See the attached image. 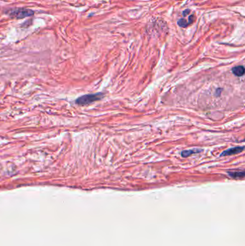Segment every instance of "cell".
Wrapping results in <instances>:
<instances>
[{
  "label": "cell",
  "instance_id": "1",
  "mask_svg": "<svg viewBox=\"0 0 245 246\" xmlns=\"http://www.w3.org/2000/svg\"><path fill=\"white\" fill-rule=\"evenodd\" d=\"M104 96L103 93L86 94V95L81 96L77 99L76 100V104L81 106L87 105L94 102V101L100 100L104 97Z\"/></svg>",
  "mask_w": 245,
  "mask_h": 246
},
{
  "label": "cell",
  "instance_id": "2",
  "mask_svg": "<svg viewBox=\"0 0 245 246\" xmlns=\"http://www.w3.org/2000/svg\"><path fill=\"white\" fill-rule=\"evenodd\" d=\"M9 15L13 17L17 18V19H22V18L30 17L34 15L33 10H28V9L23 8H16L11 10L9 12Z\"/></svg>",
  "mask_w": 245,
  "mask_h": 246
},
{
  "label": "cell",
  "instance_id": "3",
  "mask_svg": "<svg viewBox=\"0 0 245 246\" xmlns=\"http://www.w3.org/2000/svg\"><path fill=\"white\" fill-rule=\"evenodd\" d=\"M244 146H238V147L229 148L227 150H224V152H222L221 154L220 155V156H226V155L237 154V153L242 152V151L244 150Z\"/></svg>",
  "mask_w": 245,
  "mask_h": 246
},
{
  "label": "cell",
  "instance_id": "4",
  "mask_svg": "<svg viewBox=\"0 0 245 246\" xmlns=\"http://www.w3.org/2000/svg\"><path fill=\"white\" fill-rule=\"evenodd\" d=\"M202 150H203L202 149H199V148H194V149H190V150H183V152L181 153V155H182L183 158H186V157L190 156V155L192 154L200 153Z\"/></svg>",
  "mask_w": 245,
  "mask_h": 246
},
{
  "label": "cell",
  "instance_id": "5",
  "mask_svg": "<svg viewBox=\"0 0 245 246\" xmlns=\"http://www.w3.org/2000/svg\"><path fill=\"white\" fill-rule=\"evenodd\" d=\"M232 73L237 76H242L244 74V67L243 66H238L236 67H234L232 69Z\"/></svg>",
  "mask_w": 245,
  "mask_h": 246
},
{
  "label": "cell",
  "instance_id": "6",
  "mask_svg": "<svg viewBox=\"0 0 245 246\" xmlns=\"http://www.w3.org/2000/svg\"><path fill=\"white\" fill-rule=\"evenodd\" d=\"M228 174L234 179H242L244 177L245 173L244 171H229Z\"/></svg>",
  "mask_w": 245,
  "mask_h": 246
},
{
  "label": "cell",
  "instance_id": "7",
  "mask_svg": "<svg viewBox=\"0 0 245 246\" xmlns=\"http://www.w3.org/2000/svg\"><path fill=\"white\" fill-rule=\"evenodd\" d=\"M178 25L180 27H181V28H186V27L189 25L188 21H186L185 19H183V18H181V19L178 20Z\"/></svg>",
  "mask_w": 245,
  "mask_h": 246
},
{
  "label": "cell",
  "instance_id": "8",
  "mask_svg": "<svg viewBox=\"0 0 245 246\" xmlns=\"http://www.w3.org/2000/svg\"><path fill=\"white\" fill-rule=\"evenodd\" d=\"M194 15H190V16H189V17H188V25L191 24L192 22H194Z\"/></svg>",
  "mask_w": 245,
  "mask_h": 246
},
{
  "label": "cell",
  "instance_id": "9",
  "mask_svg": "<svg viewBox=\"0 0 245 246\" xmlns=\"http://www.w3.org/2000/svg\"><path fill=\"white\" fill-rule=\"evenodd\" d=\"M190 12V10H189V9H187V10H185L183 11V17H186L187 15L189 14Z\"/></svg>",
  "mask_w": 245,
  "mask_h": 246
}]
</instances>
